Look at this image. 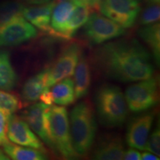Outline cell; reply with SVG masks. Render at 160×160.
Wrapping results in <instances>:
<instances>
[{
  "label": "cell",
  "mask_w": 160,
  "mask_h": 160,
  "mask_svg": "<svg viewBox=\"0 0 160 160\" xmlns=\"http://www.w3.org/2000/svg\"><path fill=\"white\" fill-rule=\"evenodd\" d=\"M148 5H156V4H159L160 0H145Z\"/></svg>",
  "instance_id": "obj_34"
},
{
  "label": "cell",
  "mask_w": 160,
  "mask_h": 160,
  "mask_svg": "<svg viewBox=\"0 0 160 160\" xmlns=\"http://www.w3.org/2000/svg\"><path fill=\"white\" fill-rule=\"evenodd\" d=\"M145 151L160 157V129L158 126L151 134H149L145 145Z\"/></svg>",
  "instance_id": "obj_26"
},
{
  "label": "cell",
  "mask_w": 160,
  "mask_h": 160,
  "mask_svg": "<svg viewBox=\"0 0 160 160\" xmlns=\"http://www.w3.org/2000/svg\"><path fill=\"white\" fill-rule=\"evenodd\" d=\"M123 159L126 160H139L141 159V153L137 149L131 148L125 151Z\"/></svg>",
  "instance_id": "obj_28"
},
{
  "label": "cell",
  "mask_w": 160,
  "mask_h": 160,
  "mask_svg": "<svg viewBox=\"0 0 160 160\" xmlns=\"http://www.w3.org/2000/svg\"><path fill=\"white\" fill-rule=\"evenodd\" d=\"M51 87L53 102L61 106H67L74 102V84L71 78L60 80Z\"/></svg>",
  "instance_id": "obj_19"
},
{
  "label": "cell",
  "mask_w": 160,
  "mask_h": 160,
  "mask_svg": "<svg viewBox=\"0 0 160 160\" xmlns=\"http://www.w3.org/2000/svg\"><path fill=\"white\" fill-rule=\"evenodd\" d=\"M45 127L51 149L63 159H75L70 133L68 113L65 106L50 105L46 109Z\"/></svg>",
  "instance_id": "obj_3"
},
{
  "label": "cell",
  "mask_w": 160,
  "mask_h": 160,
  "mask_svg": "<svg viewBox=\"0 0 160 160\" xmlns=\"http://www.w3.org/2000/svg\"><path fill=\"white\" fill-rule=\"evenodd\" d=\"M152 56L137 39H122L100 46L92 53L91 64L104 77L131 82L153 77Z\"/></svg>",
  "instance_id": "obj_1"
},
{
  "label": "cell",
  "mask_w": 160,
  "mask_h": 160,
  "mask_svg": "<svg viewBox=\"0 0 160 160\" xmlns=\"http://www.w3.org/2000/svg\"><path fill=\"white\" fill-rule=\"evenodd\" d=\"M49 106L42 102L33 104L22 112L21 117L28 123L32 131L46 145L51 148L45 127V111Z\"/></svg>",
  "instance_id": "obj_14"
},
{
  "label": "cell",
  "mask_w": 160,
  "mask_h": 160,
  "mask_svg": "<svg viewBox=\"0 0 160 160\" xmlns=\"http://www.w3.org/2000/svg\"><path fill=\"white\" fill-rule=\"evenodd\" d=\"M76 3H82L91 7L92 9H96L99 8L101 0H73Z\"/></svg>",
  "instance_id": "obj_30"
},
{
  "label": "cell",
  "mask_w": 160,
  "mask_h": 160,
  "mask_svg": "<svg viewBox=\"0 0 160 160\" xmlns=\"http://www.w3.org/2000/svg\"><path fill=\"white\" fill-rule=\"evenodd\" d=\"M39 99L42 102L45 103V105H52V104H53V98H52L51 92L49 90V88H47L45 90V91L42 93L39 97Z\"/></svg>",
  "instance_id": "obj_29"
},
{
  "label": "cell",
  "mask_w": 160,
  "mask_h": 160,
  "mask_svg": "<svg viewBox=\"0 0 160 160\" xmlns=\"http://www.w3.org/2000/svg\"><path fill=\"white\" fill-rule=\"evenodd\" d=\"M53 1V0H23L24 3L30 5H42V4L48 3L50 2Z\"/></svg>",
  "instance_id": "obj_31"
},
{
  "label": "cell",
  "mask_w": 160,
  "mask_h": 160,
  "mask_svg": "<svg viewBox=\"0 0 160 160\" xmlns=\"http://www.w3.org/2000/svg\"><path fill=\"white\" fill-rule=\"evenodd\" d=\"M99 8L102 14L123 28L134 25L141 11L139 0H101Z\"/></svg>",
  "instance_id": "obj_7"
},
{
  "label": "cell",
  "mask_w": 160,
  "mask_h": 160,
  "mask_svg": "<svg viewBox=\"0 0 160 160\" xmlns=\"http://www.w3.org/2000/svg\"><path fill=\"white\" fill-rule=\"evenodd\" d=\"M139 37L147 44L151 50L155 62L158 65L160 62V25L153 23L143 25L138 31Z\"/></svg>",
  "instance_id": "obj_20"
},
{
  "label": "cell",
  "mask_w": 160,
  "mask_h": 160,
  "mask_svg": "<svg viewBox=\"0 0 160 160\" xmlns=\"http://www.w3.org/2000/svg\"><path fill=\"white\" fill-rule=\"evenodd\" d=\"M85 37L90 42L100 45L125 34L122 26L105 16L98 13H91L85 24Z\"/></svg>",
  "instance_id": "obj_8"
},
{
  "label": "cell",
  "mask_w": 160,
  "mask_h": 160,
  "mask_svg": "<svg viewBox=\"0 0 160 160\" xmlns=\"http://www.w3.org/2000/svg\"><path fill=\"white\" fill-rule=\"evenodd\" d=\"M46 69L29 78L24 84L22 90V98L26 102H33L39 99L40 96L47 88Z\"/></svg>",
  "instance_id": "obj_17"
},
{
  "label": "cell",
  "mask_w": 160,
  "mask_h": 160,
  "mask_svg": "<svg viewBox=\"0 0 160 160\" xmlns=\"http://www.w3.org/2000/svg\"><path fill=\"white\" fill-rule=\"evenodd\" d=\"M125 151V145L121 137L108 134L100 138L93 150L92 157L98 160L123 159Z\"/></svg>",
  "instance_id": "obj_13"
},
{
  "label": "cell",
  "mask_w": 160,
  "mask_h": 160,
  "mask_svg": "<svg viewBox=\"0 0 160 160\" xmlns=\"http://www.w3.org/2000/svg\"><path fill=\"white\" fill-rule=\"evenodd\" d=\"M8 138L11 142L47 153L44 144L21 117L11 114L8 124Z\"/></svg>",
  "instance_id": "obj_10"
},
{
  "label": "cell",
  "mask_w": 160,
  "mask_h": 160,
  "mask_svg": "<svg viewBox=\"0 0 160 160\" xmlns=\"http://www.w3.org/2000/svg\"><path fill=\"white\" fill-rule=\"evenodd\" d=\"M11 114L0 109V146L4 145L8 141V124Z\"/></svg>",
  "instance_id": "obj_27"
},
{
  "label": "cell",
  "mask_w": 160,
  "mask_h": 160,
  "mask_svg": "<svg viewBox=\"0 0 160 160\" xmlns=\"http://www.w3.org/2000/svg\"><path fill=\"white\" fill-rule=\"evenodd\" d=\"M56 3V0L42 5L25 7L22 16L34 27L53 37V33L51 26V13Z\"/></svg>",
  "instance_id": "obj_12"
},
{
  "label": "cell",
  "mask_w": 160,
  "mask_h": 160,
  "mask_svg": "<svg viewBox=\"0 0 160 160\" xmlns=\"http://www.w3.org/2000/svg\"><path fill=\"white\" fill-rule=\"evenodd\" d=\"M69 125L76 157H85L91 151L97 133L94 111L88 102H82L72 109Z\"/></svg>",
  "instance_id": "obj_2"
},
{
  "label": "cell",
  "mask_w": 160,
  "mask_h": 160,
  "mask_svg": "<svg viewBox=\"0 0 160 160\" xmlns=\"http://www.w3.org/2000/svg\"><path fill=\"white\" fill-rule=\"evenodd\" d=\"M141 159L144 160H157L159 159V157H157V155L153 154L152 153H147V152H144L141 153Z\"/></svg>",
  "instance_id": "obj_32"
},
{
  "label": "cell",
  "mask_w": 160,
  "mask_h": 160,
  "mask_svg": "<svg viewBox=\"0 0 160 160\" xmlns=\"http://www.w3.org/2000/svg\"><path fill=\"white\" fill-rule=\"evenodd\" d=\"M74 93L76 99L88 93L91 84V67L90 61L82 53L74 70Z\"/></svg>",
  "instance_id": "obj_16"
},
{
  "label": "cell",
  "mask_w": 160,
  "mask_h": 160,
  "mask_svg": "<svg viewBox=\"0 0 160 160\" xmlns=\"http://www.w3.org/2000/svg\"><path fill=\"white\" fill-rule=\"evenodd\" d=\"M3 151L10 159L14 160H44L48 159L45 152L33 148L19 146L8 142L3 145Z\"/></svg>",
  "instance_id": "obj_21"
},
{
  "label": "cell",
  "mask_w": 160,
  "mask_h": 160,
  "mask_svg": "<svg viewBox=\"0 0 160 160\" xmlns=\"http://www.w3.org/2000/svg\"><path fill=\"white\" fill-rule=\"evenodd\" d=\"M75 7L76 3L73 0H56L51 19L53 37L64 39L63 34L66 25Z\"/></svg>",
  "instance_id": "obj_15"
},
{
  "label": "cell",
  "mask_w": 160,
  "mask_h": 160,
  "mask_svg": "<svg viewBox=\"0 0 160 160\" xmlns=\"http://www.w3.org/2000/svg\"><path fill=\"white\" fill-rule=\"evenodd\" d=\"M100 122L107 127H119L125 122L128 105L125 95L119 88L105 85L99 88L95 97Z\"/></svg>",
  "instance_id": "obj_4"
},
{
  "label": "cell",
  "mask_w": 160,
  "mask_h": 160,
  "mask_svg": "<svg viewBox=\"0 0 160 160\" xmlns=\"http://www.w3.org/2000/svg\"><path fill=\"white\" fill-rule=\"evenodd\" d=\"M10 159L8 156L5 153V151L0 149V160H8Z\"/></svg>",
  "instance_id": "obj_33"
},
{
  "label": "cell",
  "mask_w": 160,
  "mask_h": 160,
  "mask_svg": "<svg viewBox=\"0 0 160 160\" xmlns=\"http://www.w3.org/2000/svg\"><path fill=\"white\" fill-rule=\"evenodd\" d=\"M154 118L155 113L151 111L133 117L130 121L126 133V142L130 148L145 151Z\"/></svg>",
  "instance_id": "obj_11"
},
{
  "label": "cell",
  "mask_w": 160,
  "mask_h": 160,
  "mask_svg": "<svg viewBox=\"0 0 160 160\" xmlns=\"http://www.w3.org/2000/svg\"><path fill=\"white\" fill-rule=\"evenodd\" d=\"M160 17L159 4L148 5L142 11L139 17V22L142 25H148L157 22Z\"/></svg>",
  "instance_id": "obj_25"
},
{
  "label": "cell",
  "mask_w": 160,
  "mask_h": 160,
  "mask_svg": "<svg viewBox=\"0 0 160 160\" xmlns=\"http://www.w3.org/2000/svg\"><path fill=\"white\" fill-rule=\"evenodd\" d=\"M22 107V102L17 95L0 89V109L13 114Z\"/></svg>",
  "instance_id": "obj_24"
},
{
  "label": "cell",
  "mask_w": 160,
  "mask_h": 160,
  "mask_svg": "<svg viewBox=\"0 0 160 160\" xmlns=\"http://www.w3.org/2000/svg\"><path fill=\"white\" fill-rule=\"evenodd\" d=\"M18 81L17 73L12 66L9 53L0 51V89L11 91Z\"/></svg>",
  "instance_id": "obj_22"
},
{
  "label": "cell",
  "mask_w": 160,
  "mask_h": 160,
  "mask_svg": "<svg viewBox=\"0 0 160 160\" xmlns=\"http://www.w3.org/2000/svg\"><path fill=\"white\" fill-rule=\"evenodd\" d=\"M82 53L79 44L73 42L66 46L54 62L46 68V86L50 88L60 80L71 77Z\"/></svg>",
  "instance_id": "obj_6"
},
{
  "label": "cell",
  "mask_w": 160,
  "mask_h": 160,
  "mask_svg": "<svg viewBox=\"0 0 160 160\" xmlns=\"http://www.w3.org/2000/svg\"><path fill=\"white\" fill-rule=\"evenodd\" d=\"M92 10L93 9L91 7L84 4L76 3L75 8L64 31V39H70L73 37L78 30L82 27L88 21L92 13Z\"/></svg>",
  "instance_id": "obj_18"
},
{
  "label": "cell",
  "mask_w": 160,
  "mask_h": 160,
  "mask_svg": "<svg viewBox=\"0 0 160 160\" xmlns=\"http://www.w3.org/2000/svg\"><path fill=\"white\" fill-rule=\"evenodd\" d=\"M38 31L23 16L13 19L0 28V47L17 46L37 37Z\"/></svg>",
  "instance_id": "obj_9"
},
{
  "label": "cell",
  "mask_w": 160,
  "mask_h": 160,
  "mask_svg": "<svg viewBox=\"0 0 160 160\" xmlns=\"http://www.w3.org/2000/svg\"><path fill=\"white\" fill-rule=\"evenodd\" d=\"M24 2L17 0H6L0 3V28L14 18L22 16Z\"/></svg>",
  "instance_id": "obj_23"
},
{
  "label": "cell",
  "mask_w": 160,
  "mask_h": 160,
  "mask_svg": "<svg viewBox=\"0 0 160 160\" xmlns=\"http://www.w3.org/2000/svg\"><path fill=\"white\" fill-rule=\"evenodd\" d=\"M124 95L128 107L133 113H142L152 108L159 100L157 77H151L129 86Z\"/></svg>",
  "instance_id": "obj_5"
}]
</instances>
